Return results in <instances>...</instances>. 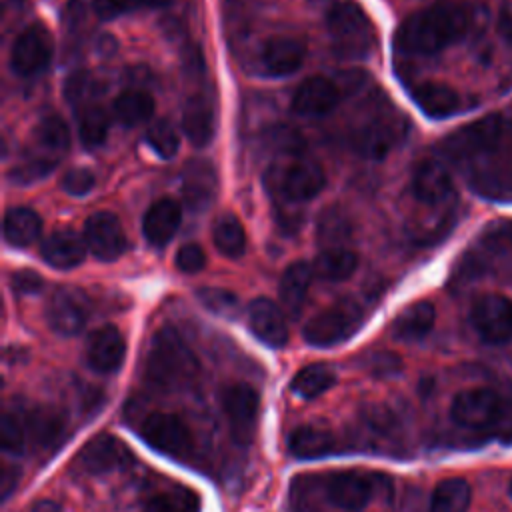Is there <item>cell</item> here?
Returning <instances> with one entry per match:
<instances>
[{
    "instance_id": "1f68e13d",
    "label": "cell",
    "mask_w": 512,
    "mask_h": 512,
    "mask_svg": "<svg viewBox=\"0 0 512 512\" xmlns=\"http://www.w3.org/2000/svg\"><path fill=\"white\" fill-rule=\"evenodd\" d=\"M358 266L356 252L336 246V248H324L312 262L314 274L328 282H342L354 274Z\"/></svg>"
},
{
    "instance_id": "4316f807",
    "label": "cell",
    "mask_w": 512,
    "mask_h": 512,
    "mask_svg": "<svg viewBox=\"0 0 512 512\" xmlns=\"http://www.w3.org/2000/svg\"><path fill=\"white\" fill-rule=\"evenodd\" d=\"M214 108L204 94H192L182 110V130L186 138L202 148L210 144L214 136Z\"/></svg>"
},
{
    "instance_id": "cb8c5ba5",
    "label": "cell",
    "mask_w": 512,
    "mask_h": 512,
    "mask_svg": "<svg viewBox=\"0 0 512 512\" xmlns=\"http://www.w3.org/2000/svg\"><path fill=\"white\" fill-rule=\"evenodd\" d=\"M218 178L210 162L192 160L182 172V196L192 210H204L214 200Z\"/></svg>"
},
{
    "instance_id": "d6986e66",
    "label": "cell",
    "mask_w": 512,
    "mask_h": 512,
    "mask_svg": "<svg viewBox=\"0 0 512 512\" xmlns=\"http://www.w3.org/2000/svg\"><path fill=\"white\" fill-rule=\"evenodd\" d=\"M412 194L424 206H442L452 196V178L438 160H424L414 168Z\"/></svg>"
},
{
    "instance_id": "52a82bcc",
    "label": "cell",
    "mask_w": 512,
    "mask_h": 512,
    "mask_svg": "<svg viewBox=\"0 0 512 512\" xmlns=\"http://www.w3.org/2000/svg\"><path fill=\"white\" fill-rule=\"evenodd\" d=\"M144 442L156 452L184 460L192 450V432L188 424L170 412H152L140 428Z\"/></svg>"
},
{
    "instance_id": "836d02e7",
    "label": "cell",
    "mask_w": 512,
    "mask_h": 512,
    "mask_svg": "<svg viewBox=\"0 0 512 512\" xmlns=\"http://www.w3.org/2000/svg\"><path fill=\"white\" fill-rule=\"evenodd\" d=\"M114 116L124 126H138L148 122L154 112V100L144 90H126L114 100Z\"/></svg>"
},
{
    "instance_id": "11a10c76",
    "label": "cell",
    "mask_w": 512,
    "mask_h": 512,
    "mask_svg": "<svg viewBox=\"0 0 512 512\" xmlns=\"http://www.w3.org/2000/svg\"><path fill=\"white\" fill-rule=\"evenodd\" d=\"M30 512H62V508L52 500H40L32 506Z\"/></svg>"
},
{
    "instance_id": "3957f363",
    "label": "cell",
    "mask_w": 512,
    "mask_h": 512,
    "mask_svg": "<svg viewBox=\"0 0 512 512\" xmlns=\"http://www.w3.org/2000/svg\"><path fill=\"white\" fill-rule=\"evenodd\" d=\"M200 364L186 340L170 326L160 328L144 358L146 382L162 392H178L194 384Z\"/></svg>"
},
{
    "instance_id": "816d5d0a",
    "label": "cell",
    "mask_w": 512,
    "mask_h": 512,
    "mask_svg": "<svg viewBox=\"0 0 512 512\" xmlns=\"http://www.w3.org/2000/svg\"><path fill=\"white\" fill-rule=\"evenodd\" d=\"M10 284L16 294H36L42 288V276L34 270H18L12 274Z\"/></svg>"
},
{
    "instance_id": "f6af8a7d",
    "label": "cell",
    "mask_w": 512,
    "mask_h": 512,
    "mask_svg": "<svg viewBox=\"0 0 512 512\" xmlns=\"http://www.w3.org/2000/svg\"><path fill=\"white\" fill-rule=\"evenodd\" d=\"M26 446V426L18 418V414L6 412L2 418V448L4 452L18 456Z\"/></svg>"
},
{
    "instance_id": "ffe728a7",
    "label": "cell",
    "mask_w": 512,
    "mask_h": 512,
    "mask_svg": "<svg viewBox=\"0 0 512 512\" xmlns=\"http://www.w3.org/2000/svg\"><path fill=\"white\" fill-rule=\"evenodd\" d=\"M124 354L126 342L116 326L106 324L90 334L86 344V362L92 370L100 374L116 372L124 362Z\"/></svg>"
},
{
    "instance_id": "7402d4cb",
    "label": "cell",
    "mask_w": 512,
    "mask_h": 512,
    "mask_svg": "<svg viewBox=\"0 0 512 512\" xmlns=\"http://www.w3.org/2000/svg\"><path fill=\"white\" fill-rule=\"evenodd\" d=\"M306 58V46L292 36H274L260 50V66L270 76L294 74Z\"/></svg>"
},
{
    "instance_id": "6da1fadb",
    "label": "cell",
    "mask_w": 512,
    "mask_h": 512,
    "mask_svg": "<svg viewBox=\"0 0 512 512\" xmlns=\"http://www.w3.org/2000/svg\"><path fill=\"white\" fill-rule=\"evenodd\" d=\"M442 154L460 166L470 188L496 202L512 200V120L490 114L452 132Z\"/></svg>"
},
{
    "instance_id": "8d00e7d4",
    "label": "cell",
    "mask_w": 512,
    "mask_h": 512,
    "mask_svg": "<svg viewBox=\"0 0 512 512\" xmlns=\"http://www.w3.org/2000/svg\"><path fill=\"white\" fill-rule=\"evenodd\" d=\"M336 384V374L324 364H310L292 378V392L304 400H312Z\"/></svg>"
},
{
    "instance_id": "e575fe53",
    "label": "cell",
    "mask_w": 512,
    "mask_h": 512,
    "mask_svg": "<svg viewBox=\"0 0 512 512\" xmlns=\"http://www.w3.org/2000/svg\"><path fill=\"white\" fill-rule=\"evenodd\" d=\"M28 430L40 446L52 448L64 438L66 420L54 408H34L28 418Z\"/></svg>"
},
{
    "instance_id": "603a6c76",
    "label": "cell",
    "mask_w": 512,
    "mask_h": 512,
    "mask_svg": "<svg viewBox=\"0 0 512 512\" xmlns=\"http://www.w3.org/2000/svg\"><path fill=\"white\" fill-rule=\"evenodd\" d=\"M86 250H88V244H86L84 236H80L72 228L52 232L40 246L42 258L50 266L60 268V270H68V268L82 264Z\"/></svg>"
},
{
    "instance_id": "d590c367",
    "label": "cell",
    "mask_w": 512,
    "mask_h": 512,
    "mask_svg": "<svg viewBox=\"0 0 512 512\" xmlns=\"http://www.w3.org/2000/svg\"><path fill=\"white\" fill-rule=\"evenodd\" d=\"M470 486L462 478L442 480L430 498V512H466L470 506Z\"/></svg>"
},
{
    "instance_id": "484cf974",
    "label": "cell",
    "mask_w": 512,
    "mask_h": 512,
    "mask_svg": "<svg viewBox=\"0 0 512 512\" xmlns=\"http://www.w3.org/2000/svg\"><path fill=\"white\" fill-rule=\"evenodd\" d=\"M412 100L428 118H448L462 108L460 94L440 82H420L412 88Z\"/></svg>"
},
{
    "instance_id": "9a60e30c",
    "label": "cell",
    "mask_w": 512,
    "mask_h": 512,
    "mask_svg": "<svg viewBox=\"0 0 512 512\" xmlns=\"http://www.w3.org/2000/svg\"><path fill=\"white\" fill-rule=\"evenodd\" d=\"M88 314L90 302L86 294L72 286L58 288L46 306V320L50 328L62 336L78 334L86 326Z\"/></svg>"
},
{
    "instance_id": "9f6ffc18",
    "label": "cell",
    "mask_w": 512,
    "mask_h": 512,
    "mask_svg": "<svg viewBox=\"0 0 512 512\" xmlns=\"http://www.w3.org/2000/svg\"><path fill=\"white\" fill-rule=\"evenodd\" d=\"M142 4H146V6H164V4H168L170 0H140Z\"/></svg>"
},
{
    "instance_id": "b9f144b4",
    "label": "cell",
    "mask_w": 512,
    "mask_h": 512,
    "mask_svg": "<svg viewBox=\"0 0 512 512\" xmlns=\"http://www.w3.org/2000/svg\"><path fill=\"white\" fill-rule=\"evenodd\" d=\"M146 142L150 144V148L160 156V158H172L176 156L178 152V146H180V136L176 132V128L160 118V120H154L148 130H146Z\"/></svg>"
},
{
    "instance_id": "ac0fdd59",
    "label": "cell",
    "mask_w": 512,
    "mask_h": 512,
    "mask_svg": "<svg viewBox=\"0 0 512 512\" xmlns=\"http://www.w3.org/2000/svg\"><path fill=\"white\" fill-rule=\"evenodd\" d=\"M80 466L92 474H108L114 470H122L132 460L130 450L124 442L110 434H98L82 448Z\"/></svg>"
},
{
    "instance_id": "7bdbcfd3",
    "label": "cell",
    "mask_w": 512,
    "mask_h": 512,
    "mask_svg": "<svg viewBox=\"0 0 512 512\" xmlns=\"http://www.w3.org/2000/svg\"><path fill=\"white\" fill-rule=\"evenodd\" d=\"M58 160H52V158H46V156H40V154H34V156H28L24 162L16 164L12 170H10V180L14 184H34L38 180H42L44 176H48L54 168H56Z\"/></svg>"
},
{
    "instance_id": "5b68a950",
    "label": "cell",
    "mask_w": 512,
    "mask_h": 512,
    "mask_svg": "<svg viewBox=\"0 0 512 512\" xmlns=\"http://www.w3.org/2000/svg\"><path fill=\"white\" fill-rule=\"evenodd\" d=\"M390 480L372 472H338L326 482V498L340 510L360 512L380 494H390Z\"/></svg>"
},
{
    "instance_id": "74e56055",
    "label": "cell",
    "mask_w": 512,
    "mask_h": 512,
    "mask_svg": "<svg viewBox=\"0 0 512 512\" xmlns=\"http://www.w3.org/2000/svg\"><path fill=\"white\" fill-rule=\"evenodd\" d=\"M214 244L220 254L228 258H240L246 250V234L242 224L238 222L236 216L226 214L216 220L214 232H212Z\"/></svg>"
},
{
    "instance_id": "ab89813d",
    "label": "cell",
    "mask_w": 512,
    "mask_h": 512,
    "mask_svg": "<svg viewBox=\"0 0 512 512\" xmlns=\"http://www.w3.org/2000/svg\"><path fill=\"white\" fill-rule=\"evenodd\" d=\"M316 236L324 244V248L342 246V242L348 240V236H350V222H348L346 214H342L336 208L322 212V216L318 218Z\"/></svg>"
},
{
    "instance_id": "83f0119b",
    "label": "cell",
    "mask_w": 512,
    "mask_h": 512,
    "mask_svg": "<svg viewBox=\"0 0 512 512\" xmlns=\"http://www.w3.org/2000/svg\"><path fill=\"white\" fill-rule=\"evenodd\" d=\"M314 276L312 264L304 260H296L284 270L280 278V300L290 316L296 318L302 312Z\"/></svg>"
},
{
    "instance_id": "ee69618b",
    "label": "cell",
    "mask_w": 512,
    "mask_h": 512,
    "mask_svg": "<svg viewBox=\"0 0 512 512\" xmlns=\"http://www.w3.org/2000/svg\"><path fill=\"white\" fill-rule=\"evenodd\" d=\"M64 92H66V98H68L72 104L90 106V104H94L92 100H94L96 94H98V80H96L92 74H88V72H74V74L66 80Z\"/></svg>"
},
{
    "instance_id": "e0dca14e",
    "label": "cell",
    "mask_w": 512,
    "mask_h": 512,
    "mask_svg": "<svg viewBox=\"0 0 512 512\" xmlns=\"http://www.w3.org/2000/svg\"><path fill=\"white\" fill-rule=\"evenodd\" d=\"M342 96V88L324 76H312L304 80L294 96H292V110L300 116H326L330 114Z\"/></svg>"
},
{
    "instance_id": "bcb514c9",
    "label": "cell",
    "mask_w": 512,
    "mask_h": 512,
    "mask_svg": "<svg viewBox=\"0 0 512 512\" xmlns=\"http://www.w3.org/2000/svg\"><path fill=\"white\" fill-rule=\"evenodd\" d=\"M146 512H196V498L188 492L158 494L148 502Z\"/></svg>"
},
{
    "instance_id": "44dd1931",
    "label": "cell",
    "mask_w": 512,
    "mask_h": 512,
    "mask_svg": "<svg viewBox=\"0 0 512 512\" xmlns=\"http://www.w3.org/2000/svg\"><path fill=\"white\" fill-rule=\"evenodd\" d=\"M248 326L266 346L282 348L288 342V324L284 312L270 298H256L248 306Z\"/></svg>"
},
{
    "instance_id": "8fae6325",
    "label": "cell",
    "mask_w": 512,
    "mask_h": 512,
    "mask_svg": "<svg viewBox=\"0 0 512 512\" xmlns=\"http://www.w3.org/2000/svg\"><path fill=\"white\" fill-rule=\"evenodd\" d=\"M52 54L54 42L50 32L40 24H32L16 36L10 52V68L18 76L30 78L50 64Z\"/></svg>"
},
{
    "instance_id": "6f0895ef",
    "label": "cell",
    "mask_w": 512,
    "mask_h": 512,
    "mask_svg": "<svg viewBox=\"0 0 512 512\" xmlns=\"http://www.w3.org/2000/svg\"><path fill=\"white\" fill-rule=\"evenodd\" d=\"M508 492H510V498H512V480H510V486H508Z\"/></svg>"
},
{
    "instance_id": "d6a6232c",
    "label": "cell",
    "mask_w": 512,
    "mask_h": 512,
    "mask_svg": "<svg viewBox=\"0 0 512 512\" xmlns=\"http://www.w3.org/2000/svg\"><path fill=\"white\" fill-rule=\"evenodd\" d=\"M34 144H36V150L40 152V156H46V158H52V160H58V156L68 148L70 144V132H68V126L66 122L56 116V114H50V116H44L36 128H34Z\"/></svg>"
},
{
    "instance_id": "7c38bea8",
    "label": "cell",
    "mask_w": 512,
    "mask_h": 512,
    "mask_svg": "<svg viewBox=\"0 0 512 512\" xmlns=\"http://www.w3.org/2000/svg\"><path fill=\"white\" fill-rule=\"evenodd\" d=\"M502 414V400L488 388H468L454 396L450 406L452 420L470 430H482L498 422Z\"/></svg>"
},
{
    "instance_id": "f546056e",
    "label": "cell",
    "mask_w": 512,
    "mask_h": 512,
    "mask_svg": "<svg viewBox=\"0 0 512 512\" xmlns=\"http://www.w3.org/2000/svg\"><path fill=\"white\" fill-rule=\"evenodd\" d=\"M434 320L436 310L428 300L414 302L408 308H404L392 322V336L404 342L420 340L434 328Z\"/></svg>"
},
{
    "instance_id": "681fc988",
    "label": "cell",
    "mask_w": 512,
    "mask_h": 512,
    "mask_svg": "<svg viewBox=\"0 0 512 512\" xmlns=\"http://www.w3.org/2000/svg\"><path fill=\"white\" fill-rule=\"evenodd\" d=\"M400 368H402V362L392 352H376L370 358H366V370L372 372L374 376H380V378L398 374Z\"/></svg>"
},
{
    "instance_id": "30bf717a",
    "label": "cell",
    "mask_w": 512,
    "mask_h": 512,
    "mask_svg": "<svg viewBox=\"0 0 512 512\" xmlns=\"http://www.w3.org/2000/svg\"><path fill=\"white\" fill-rule=\"evenodd\" d=\"M258 408L260 400L256 390L250 384L236 382L224 388L222 392V410L228 418V426L232 438L246 446L254 438L256 422H258Z\"/></svg>"
},
{
    "instance_id": "277c9868",
    "label": "cell",
    "mask_w": 512,
    "mask_h": 512,
    "mask_svg": "<svg viewBox=\"0 0 512 512\" xmlns=\"http://www.w3.org/2000/svg\"><path fill=\"white\" fill-rule=\"evenodd\" d=\"M328 34L340 58H366L376 46V30L360 6L352 2L336 4L328 14Z\"/></svg>"
},
{
    "instance_id": "ba28073f",
    "label": "cell",
    "mask_w": 512,
    "mask_h": 512,
    "mask_svg": "<svg viewBox=\"0 0 512 512\" xmlns=\"http://www.w3.org/2000/svg\"><path fill=\"white\" fill-rule=\"evenodd\" d=\"M470 324L486 344H504L512 338V300L502 294L480 296L470 310Z\"/></svg>"
},
{
    "instance_id": "2e32d148",
    "label": "cell",
    "mask_w": 512,
    "mask_h": 512,
    "mask_svg": "<svg viewBox=\"0 0 512 512\" xmlns=\"http://www.w3.org/2000/svg\"><path fill=\"white\" fill-rule=\"evenodd\" d=\"M84 240L88 250L102 262H112L126 250L124 228L116 214L100 210L84 224Z\"/></svg>"
},
{
    "instance_id": "8992f818",
    "label": "cell",
    "mask_w": 512,
    "mask_h": 512,
    "mask_svg": "<svg viewBox=\"0 0 512 512\" xmlns=\"http://www.w3.org/2000/svg\"><path fill=\"white\" fill-rule=\"evenodd\" d=\"M362 318L364 314L356 302L342 300L312 316L306 322L302 336L310 346L316 348L336 346L356 334V330L362 326Z\"/></svg>"
},
{
    "instance_id": "60d3db41",
    "label": "cell",
    "mask_w": 512,
    "mask_h": 512,
    "mask_svg": "<svg viewBox=\"0 0 512 512\" xmlns=\"http://www.w3.org/2000/svg\"><path fill=\"white\" fill-rule=\"evenodd\" d=\"M196 298L206 310H210L218 316H224V318H234L240 312L238 296L224 288H214V286L198 288Z\"/></svg>"
},
{
    "instance_id": "f907efd6",
    "label": "cell",
    "mask_w": 512,
    "mask_h": 512,
    "mask_svg": "<svg viewBox=\"0 0 512 512\" xmlns=\"http://www.w3.org/2000/svg\"><path fill=\"white\" fill-rule=\"evenodd\" d=\"M140 4H142L140 0H94V2H92L94 12H96L100 18H104V20H110V18L128 14V12L136 10Z\"/></svg>"
},
{
    "instance_id": "f5cc1de1",
    "label": "cell",
    "mask_w": 512,
    "mask_h": 512,
    "mask_svg": "<svg viewBox=\"0 0 512 512\" xmlns=\"http://www.w3.org/2000/svg\"><path fill=\"white\" fill-rule=\"evenodd\" d=\"M498 34L502 38V42L512 48V2L502 4L500 12H498V22H496Z\"/></svg>"
},
{
    "instance_id": "f1b7e54d",
    "label": "cell",
    "mask_w": 512,
    "mask_h": 512,
    "mask_svg": "<svg viewBox=\"0 0 512 512\" xmlns=\"http://www.w3.org/2000/svg\"><path fill=\"white\" fill-rule=\"evenodd\" d=\"M338 442L334 438V434L324 428V426H316V424H304L298 426L290 432L288 436V450L292 456L296 458H322L326 454H332Z\"/></svg>"
},
{
    "instance_id": "d4e9b609",
    "label": "cell",
    "mask_w": 512,
    "mask_h": 512,
    "mask_svg": "<svg viewBox=\"0 0 512 512\" xmlns=\"http://www.w3.org/2000/svg\"><path fill=\"white\" fill-rule=\"evenodd\" d=\"M182 220V208L174 198H160L144 214L142 232L144 238L154 246H164L172 240Z\"/></svg>"
},
{
    "instance_id": "f35d334b",
    "label": "cell",
    "mask_w": 512,
    "mask_h": 512,
    "mask_svg": "<svg viewBox=\"0 0 512 512\" xmlns=\"http://www.w3.org/2000/svg\"><path fill=\"white\" fill-rule=\"evenodd\" d=\"M108 128H110V118L104 112V108L98 104L84 106L82 112L78 114V136L86 148L100 146L108 136Z\"/></svg>"
},
{
    "instance_id": "7dc6e473",
    "label": "cell",
    "mask_w": 512,
    "mask_h": 512,
    "mask_svg": "<svg viewBox=\"0 0 512 512\" xmlns=\"http://www.w3.org/2000/svg\"><path fill=\"white\" fill-rule=\"evenodd\" d=\"M176 268L184 274H196L200 272L204 266H206V254L204 250L194 244V242H188V244H182L176 252Z\"/></svg>"
},
{
    "instance_id": "c3c4849f",
    "label": "cell",
    "mask_w": 512,
    "mask_h": 512,
    "mask_svg": "<svg viewBox=\"0 0 512 512\" xmlns=\"http://www.w3.org/2000/svg\"><path fill=\"white\" fill-rule=\"evenodd\" d=\"M94 174L84 168V166H76V168H70L64 178H62V188L70 194V196H84L88 194L92 188H94Z\"/></svg>"
},
{
    "instance_id": "7a4b0ae2",
    "label": "cell",
    "mask_w": 512,
    "mask_h": 512,
    "mask_svg": "<svg viewBox=\"0 0 512 512\" xmlns=\"http://www.w3.org/2000/svg\"><path fill=\"white\" fill-rule=\"evenodd\" d=\"M476 22V10L472 6L456 0H440L402 22L396 34V46L404 54L430 56L464 40Z\"/></svg>"
},
{
    "instance_id": "5bb4252c",
    "label": "cell",
    "mask_w": 512,
    "mask_h": 512,
    "mask_svg": "<svg viewBox=\"0 0 512 512\" xmlns=\"http://www.w3.org/2000/svg\"><path fill=\"white\" fill-rule=\"evenodd\" d=\"M324 184V170L312 160H294L274 178V190L286 202H308L322 192Z\"/></svg>"
},
{
    "instance_id": "db71d44e",
    "label": "cell",
    "mask_w": 512,
    "mask_h": 512,
    "mask_svg": "<svg viewBox=\"0 0 512 512\" xmlns=\"http://www.w3.org/2000/svg\"><path fill=\"white\" fill-rule=\"evenodd\" d=\"M16 482H18V470L16 468H10V466H4L2 468V486H0V494L2 498L6 500L10 496V492L16 488Z\"/></svg>"
},
{
    "instance_id": "9c48e42d",
    "label": "cell",
    "mask_w": 512,
    "mask_h": 512,
    "mask_svg": "<svg viewBox=\"0 0 512 512\" xmlns=\"http://www.w3.org/2000/svg\"><path fill=\"white\" fill-rule=\"evenodd\" d=\"M496 260L510 262L512 260V222H496L484 230L474 246H470L468 254L462 260L460 274L464 278L482 274Z\"/></svg>"
},
{
    "instance_id": "4fadbf2b",
    "label": "cell",
    "mask_w": 512,
    "mask_h": 512,
    "mask_svg": "<svg viewBox=\"0 0 512 512\" xmlns=\"http://www.w3.org/2000/svg\"><path fill=\"white\" fill-rule=\"evenodd\" d=\"M406 132V122L398 114H376L368 122H364L354 134V148L358 154L370 160L384 158Z\"/></svg>"
},
{
    "instance_id": "4dcf8cb0",
    "label": "cell",
    "mask_w": 512,
    "mask_h": 512,
    "mask_svg": "<svg viewBox=\"0 0 512 512\" xmlns=\"http://www.w3.org/2000/svg\"><path fill=\"white\" fill-rule=\"evenodd\" d=\"M42 230V220L40 216L24 206L10 208L4 214V238L8 244L24 248L30 246Z\"/></svg>"
}]
</instances>
